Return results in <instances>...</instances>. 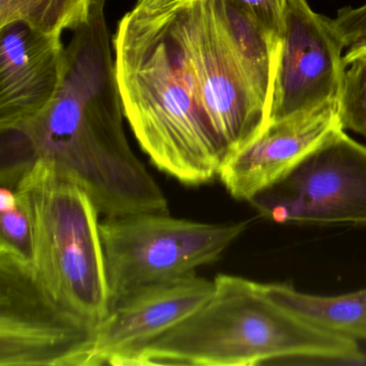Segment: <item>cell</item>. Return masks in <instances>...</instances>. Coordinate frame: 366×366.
Wrapping results in <instances>:
<instances>
[{
	"instance_id": "6",
	"label": "cell",
	"mask_w": 366,
	"mask_h": 366,
	"mask_svg": "<svg viewBox=\"0 0 366 366\" xmlns=\"http://www.w3.org/2000/svg\"><path fill=\"white\" fill-rule=\"evenodd\" d=\"M98 325L57 303L31 261L0 250V366H97Z\"/></svg>"
},
{
	"instance_id": "3",
	"label": "cell",
	"mask_w": 366,
	"mask_h": 366,
	"mask_svg": "<svg viewBox=\"0 0 366 366\" xmlns=\"http://www.w3.org/2000/svg\"><path fill=\"white\" fill-rule=\"evenodd\" d=\"M363 361L355 340L315 327L264 284L220 274L209 299L144 347L134 366H252L273 360Z\"/></svg>"
},
{
	"instance_id": "7",
	"label": "cell",
	"mask_w": 366,
	"mask_h": 366,
	"mask_svg": "<svg viewBox=\"0 0 366 366\" xmlns=\"http://www.w3.org/2000/svg\"><path fill=\"white\" fill-rule=\"evenodd\" d=\"M248 202L280 224L366 226V145L340 130Z\"/></svg>"
},
{
	"instance_id": "18",
	"label": "cell",
	"mask_w": 366,
	"mask_h": 366,
	"mask_svg": "<svg viewBox=\"0 0 366 366\" xmlns=\"http://www.w3.org/2000/svg\"><path fill=\"white\" fill-rule=\"evenodd\" d=\"M333 21L344 42L346 67L355 61H366V5L345 8Z\"/></svg>"
},
{
	"instance_id": "16",
	"label": "cell",
	"mask_w": 366,
	"mask_h": 366,
	"mask_svg": "<svg viewBox=\"0 0 366 366\" xmlns=\"http://www.w3.org/2000/svg\"><path fill=\"white\" fill-rule=\"evenodd\" d=\"M33 228L29 207L16 187L0 190V250L31 261Z\"/></svg>"
},
{
	"instance_id": "13",
	"label": "cell",
	"mask_w": 366,
	"mask_h": 366,
	"mask_svg": "<svg viewBox=\"0 0 366 366\" xmlns=\"http://www.w3.org/2000/svg\"><path fill=\"white\" fill-rule=\"evenodd\" d=\"M269 297L319 329L366 342V288L346 295H308L287 284H264Z\"/></svg>"
},
{
	"instance_id": "14",
	"label": "cell",
	"mask_w": 366,
	"mask_h": 366,
	"mask_svg": "<svg viewBox=\"0 0 366 366\" xmlns=\"http://www.w3.org/2000/svg\"><path fill=\"white\" fill-rule=\"evenodd\" d=\"M216 4L224 29L269 119L282 39L267 33L231 0H216Z\"/></svg>"
},
{
	"instance_id": "5",
	"label": "cell",
	"mask_w": 366,
	"mask_h": 366,
	"mask_svg": "<svg viewBox=\"0 0 366 366\" xmlns=\"http://www.w3.org/2000/svg\"><path fill=\"white\" fill-rule=\"evenodd\" d=\"M247 222L207 224L168 213L104 217L100 222L110 308L130 293L215 262Z\"/></svg>"
},
{
	"instance_id": "1",
	"label": "cell",
	"mask_w": 366,
	"mask_h": 366,
	"mask_svg": "<svg viewBox=\"0 0 366 366\" xmlns=\"http://www.w3.org/2000/svg\"><path fill=\"white\" fill-rule=\"evenodd\" d=\"M106 1L96 0L89 22L74 31L65 79L50 106L25 125L1 130L0 184L16 187L38 160H46L104 217L168 213L164 192L126 138Z\"/></svg>"
},
{
	"instance_id": "2",
	"label": "cell",
	"mask_w": 366,
	"mask_h": 366,
	"mask_svg": "<svg viewBox=\"0 0 366 366\" xmlns=\"http://www.w3.org/2000/svg\"><path fill=\"white\" fill-rule=\"evenodd\" d=\"M112 46L124 117L152 164L188 186L218 177L230 152L205 108L174 11L134 8Z\"/></svg>"
},
{
	"instance_id": "8",
	"label": "cell",
	"mask_w": 366,
	"mask_h": 366,
	"mask_svg": "<svg viewBox=\"0 0 366 366\" xmlns=\"http://www.w3.org/2000/svg\"><path fill=\"white\" fill-rule=\"evenodd\" d=\"M173 11L205 108L230 155L267 127L269 112L224 29L216 0H192Z\"/></svg>"
},
{
	"instance_id": "15",
	"label": "cell",
	"mask_w": 366,
	"mask_h": 366,
	"mask_svg": "<svg viewBox=\"0 0 366 366\" xmlns=\"http://www.w3.org/2000/svg\"><path fill=\"white\" fill-rule=\"evenodd\" d=\"M96 0H0V27L23 22L48 35L76 31L91 19Z\"/></svg>"
},
{
	"instance_id": "9",
	"label": "cell",
	"mask_w": 366,
	"mask_h": 366,
	"mask_svg": "<svg viewBox=\"0 0 366 366\" xmlns=\"http://www.w3.org/2000/svg\"><path fill=\"white\" fill-rule=\"evenodd\" d=\"M333 19L307 0H287L269 122L338 102L346 65Z\"/></svg>"
},
{
	"instance_id": "19",
	"label": "cell",
	"mask_w": 366,
	"mask_h": 366,
	"mask_svg": "<svg viewBox=\"0 0 366 366\" xmlns=\"http://www.w3.org/2000/svg\"><path fill=\"white\" fill-rule=\"evenodd\" d=\"M274 37L282 39L287 0H231Z\"/></svg>"
},
{
	"instance_id": "12",
	"label": "cell",
	"mask_w": 366,
	"mask_h": 366,
	"mask_svg": "<svg viewBox=\"0 0 366 366\" xmlns=\"http://www.w3.org/2000/svg\"><path fill=\"white\" fill-rule=\"evenodd\" d=\"M67 70L61 36L16 22L0 27V132L41 114L56 97Z\"/></svg>"
},
{
	"instance_id": "10",
	"label": "cell",
	"mask_w": 366,
	"mask_h": 366,
	"mask_svg": "<svg viewBox=\"0 0 366 366\" xmlns=\"http://www.w3.org/2000/svg\"><path fill=\"white\" fill-rule=\"evenodd\" d=\"M213 289L214 280L194 272L130 293L98 325L96 364L134 366L144 347L198 310Z\"/></svg>"
},
{
	"instance_id": "4",
	"label": "cell",
	"mask_w": 366,
	"mask_h": 366,
	"mask_svg": "<svg viewBox=\"0 0 366 366\" xmlns=\"http://www.w3.org/2000/svg\"><path fill=\"white\" fill-rule=\"evenodd\" d=\"M16 190L31 215L36 277L66 310L99 325L110 310V291L95 203L46 160H38Z\"/></svg>"
},
{
	"instance_id": "17",
	"label": "cell",
	"mask_w": 366,
	"mask_h": 366,
	"mask_svg": "<svg viewBox=\"0 0 366 366\" xmlns=\"http://www.w3.org/2000/svg\"><path fill=\"white\" fill-rule=\"evenodd\" d=\"M338 113L344 129L366 137V61H355L347 66Z\"/></svg>"
},
{
	"instance_id": "20",
	"label": "cell",
	"mask_w": 366,
	"mask_h": 366,
	"mask_svg": "<svg viewBox=\"0 0 366 366\" xmlns=\"http://www.w3.org/2000/svg\"><path fill=\"white\" fill-rule=\"evenodd\" d=\"M192 0H137L134 9L144 14H156L177 9Z\"/></svg>"
},
{
	"instance_id": "11",
	"label": "cell",
	"mask_w": 366,
	"mask_h": 366,
	"mask_svg": "<svg viewBox=\"0 0 366 366\" xmlns=\"http://www.w3.org/2000/svg\"><path fill=\"white\" fill-rule=\"evenodd\" d=\"M342 129L338 102L269 122L254 140L227 157L218 177L233 198L249 201Z\"/></svg>"
}]
</instances>
